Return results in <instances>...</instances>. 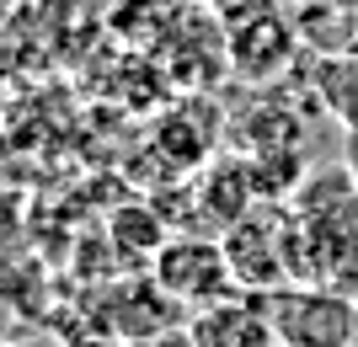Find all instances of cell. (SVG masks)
<instances>
[{
  "instance_id": "cell-6",
  "label": "cell",
  "mask_w": 358,
  "mask_h": 347,
  "mask_svg": "<svg viewBox=\"0 0 358 347\" xmlns=\"http://www.w3.org/2000/svg\"><path fill=\"white\" fill-rule=\"evenodd\" d=\"M193 198H198V209H203V219L224 230L230 219H241V214L262 198L257 193V177H252V161H236V155H230V161H214V166L193 182Z\"/></svg>"
},
{
  "instance_id": "cell-3",
  "label": "cell",
  "mask_w": 358,
  "mask_h": 347,
  "mask_svg": "<svg viewBox=\"0 0 358 347\" xmlns=\"http://www.w3.org/2000/svg\"><path fill=\"white\" fill-rule=\"evenodd\" d=\"M150 278L161 283V294L182 310H209L214 300H224L236 278H230V257H224L220 241H203V235H182V241H166L150 262Z\"/></svg>"
},
{
  "instance_id": "cell-10",
  "label": "cell",
  "mask_w": 358,
  "mask_h": 347,
  "mask_svg": "<svg viewBox=\"0 0 358 347\" xmlns=\"http://www.w3.org/2000/svg\"><path fill=\"white\" fill-rule=\"evenodd\" d=\"M353 182H358V139H353Z\"/></svg>"
},
{
  "instance_id": "cell-9",
  "label": "cell",
  "mask_w": 358,
  "mask_h": 347,
  "mask_svg": "<svg viewBox=\"0 0 358 347\" xmlns=\"http://www.w3.org/2000/svg\"><path fill=\"white\" fill-rule=\"evenodd\" d=\"M11 6H16V0H0V22H6V16H11Z\"/></svg>"
},
{
  "instance_id": "cell-7",
  "label": "cell",
  "mask_w": 358,
  "mask_h": 347,
  "mask_svg": "<svg viewBox=\"0 0 358 347\" xmlns=\"http://www.w3.org/2000/svg\"><path fill=\"white\" fill-rule=\"evenodd\" d=\"M315 96H321V107L331 118L343 123V134L358 139V54H321Z\"/></svg>"
},
{
  "instance_id": "cell-2",
  "label": "cell",
  "mask_w": 358,
  "mask_h": 347,
  "mask_svg": "<svg viewBox=\"0 0 358 347\" xmlns=\"http://www.w3.org/2000/svg\"><path fill=\"white\" fill-rule=\"evenodd\" d=\"M305 241V278H337L358 267V182L348 171H321L305 177L299 193L289 198Z\"/></svg>"
},
{
  "instance_id": "cell-8",
  "label": "cell",
  "mask_w": 358,
  "mask_h": 347,
  "mask_svg": "<svg viewBox=\"0 0 358 347\" xmlns=\"http://www.w3.org/2000/svg\"><path fill=\"white\" fill-rule=\"evenodd\" d=\"M220 16H252V11H262V0H209Z\"/></svg>"
},
{
  "instance_id": "cell-4",
  "label": "cell",
  "mask_w": 358,
  "mask_h": 347,
  "mask_svg": "<svg viewBox=\"0 0 358 347\" xmlns=\"http://www.w3.org/2000/svg\"><path fill=\"white\" fill-rule=\"evenodd\" d=\"M278 316H273V337L284 347H353L358 337V310L331 294V288H278L273 294Z\"/></svg>"
},
{
  "instance_id": "cell-5",
  "label": "cell",
  "mask_w": 358,
  "mask_h": 347,
  "mask_svg": "<svg viewBox=\"0 0 358 347\" xmlns=\"http://www.w3.org/2000/svg\"><path fill=\"white\" fill-rule=\"evenodd\" d=\"M224 54H230L236 80H246V86H268V80H278L289 64H294L299 32H294V22H284L278 11L262 6V11H252V16H236Z\"/></svg>"
},
{
  "instance_id": "cell-1",
  "label": "cell",
  "mask_w": 358,
  "mask_h": 347,
  "mask_svg": "<svg viewBox=\"0 0 358 347\" xmlns=\"http://www.w3.org/2000/svg\"><path fill=\"white\" fill-rule=\"evenodd\" d=\"M220 246L230 257V278L246 294H278L305 278V241H299L294 203L257 198L252 209L220 230Z\"/></svg>"
}]
</instances>
